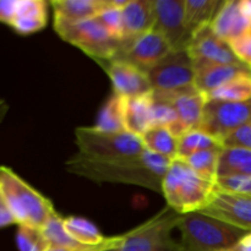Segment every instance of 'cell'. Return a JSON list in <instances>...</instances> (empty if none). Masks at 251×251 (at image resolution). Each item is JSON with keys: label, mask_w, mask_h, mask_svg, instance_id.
I'll return each mask as SVG.
<instances>
[{"label": "cell", "mask_w": 251, "mask_h": 251, "mask_svg": "<svg viewBox=\"0 0 251 251\" xmlns=\"http://www.w3.org/2000/svg\"><path fill=\"white\" fill-rule=\"evenodd\" d=\"M226 251H251V232L242 238L234 247Z\"/></svg>", "instance_id": "obj_38"}, {"label": "cell", "mask_w": 251, "mask_h": 251, "mask_svg": "<svg viewBox=\"0 0 251 251\" xmlns=\"http://www.w3.org/2000/svg\"><path fill=\"white\" fill-rule=\"evenodd\" d=\"M172 161L147 149L140 156L118 161H93L77 153L66 162V171L97 183L131 184L162 193Z\"/></svg>", "instance_id": "obj_1"}, {"label": "cell", "mask_w": 251, "mask_h": 251, "mask_svg": "<svg viewBox=\"0 0 251 251\" xmlns=\"http://www.w3.org/2000/svg\"><path fill=\"white\" fill-rule=\"evenodd\" d=\"M11 225H16V223H15L14 218H12L9 208L6 207L4 200H2L1 194H0V228L7 227V226Z\"/></svg>", "instance_id": "obj_37"}, {"label": "cell", "mask_w": 251, "mask_h": 251, "mask_svg": "<svg viewBox=\"0 0 251 251\" xmlns=\"http://www.w3.org/2000/svg\"><path fill=\"white\" fill-rule=\"evenodd\" d=\"M125 129L141 137L154 126L153 98L151 95L124 100Z\"/></svg>", "instance_id": "obj_19"}, {"label": "cell", "mask_w": 251, "mask_h": 251, "mask_svg": "<svg viewBox=\"0 0 251 251\" xmlns=\"http://www.w3.org/2000/svg\"><path fill=\"white\" fill-rule=\"evenodd\" d=\"M251 176V151L239 147H223L218 162V178Z\"/></svg>", "instance_id": "obj_24"}, {"label": "cell", "mask_w": 251, "mask_h": 251, "mask_svg": "<svg viewBox=\"0 0 251 251\" xmlns=\"http://www.w3.org/2000/svg\"><path fill=\"white\" fill-rule=\"evenodd\" d=\"M0 194L15 223L42 229L55 213L49 199L32 188L9 167L0 166Z\"/></svg>", "instance_id": "obj_3"}, {"label": "cell", "mask_w": 251, "mask_h": 251, "mask_svg": "<svg viewBox=\"0 0 251 251\" xmlns=\"http://www.w3.org/2000/svg\"><path fill=\"white\" fill-rule=\"evenodd\" d=\"M239 7L240 11L243 12V15L247 17V20L251 25V0H240Z\"/></svg>", "instance_id": "obj_39"}, {"label": "cell", "mask_w": 251, "mask_h": 251, "mask_svg": "<svg viewBox=\"0 0 251 251\" xmlns=\"http://www.w3.org/2000/svg\"><path fill=\"white\" fill-rule=\"evenodd\" d=\"M152 90L171 92L195 86V66L188 50H172L147 71Z\"/></svg>", "instance_id": "obj_8"}, {"label": "cell", "mask_w": 251, "mask_h": 251, "mask_svg": "<svg viewBox=\"0 0 251 251\" xmlns=\"http://www.w3.org/2000/svg\"><path fill=\"white\" fill-rule=\"evenodd\" d=\"M233 53L245 65L251 68V32L243 34L229 42Z\"/></svg>", "instance_id": "obj_35"}, {"label": "cell", "mask_w": 251, "mask_h": 251, "mask_svg": "<svg viewBox=\"0 0 251 251\" xmlns=\"http://www.w3.org/2000/svg\"><path fill=\"white\" fill-rule=\"evenodd\" d=\"M54 22H73L97 17L107 6V0H54L50 2Z\"/></svg>", "instance_id": "obj_20"}, {"label": "cell", "mask_w": 251, "mask_h": 251, "mask_svg": "<svg viewBox=\"0 0 251 251\" xmlns=\"http://www.w3.org/2000/svg\"><path fill=\"white\" fill-rule=\"evenodd\" d=\"M200 212L251 232V195L216 189L210 205Z\"/></svg>", "instance_id": "obj_13"}, {"label": "cell", "mask_w": 251, "mask_h": 251, "mask_svg": "<svg viewBox=\"0 0 251 251\" xmlns=\"http://www.w3.org/2000/svg\"><path fill=\"white\" fill-rule=\"evenodd\" d=\"M16 244L20 251H47L50 248L42 230L28 226H19Z\"/></svg>", "instance_id": "obj_31"}, {"label": "cell", "mask_w": 251, "mask_h": 251, "mask_svg": "<svg viewBox=\"0 0 251 251\" xmlns=\"http://www.w3.org/2000/svg\"><path fill=\"white\" fill-rule=\"evenodd\" d=\"M194 66H195V86L205 96L225 83L229 82L237 76L251 73V68L245 64L194 63Z\"/></svg>", "instance_id": "obj_16"}, {"label": "cell", "mask_w": 251, "mask_h": 251, "mask_svg": "<svg viewBox=\"0 0 251 251\" xmlns=\"http://www.w3.org/2000/svg\"><path fill=\"white\" fill-rule=\"evenodd\" d=\"M249 124H251V100L244 102L207 100L200 129L222 142L230 132Z\"/></svg>", "instance_id": "obj_9"}, {"label": "cell", "mask_w": 251, "mask_h": 251, "mask_svg": "<svg viewBox=\"0 0 251 251\" xmlns=\"http://www.w3.org/2000/svg\"><path fill=\"white\" fill-rule=\"evenodd\" d=\"M223 147H239L251 151V124L234 130L222 140Z\"/></svg>", "instance_id": "obj_34"}, {"label": "cell", "mask_w": 251, "mask_h": 251, "mask_svg": "<svg viewBox=\"0 0 251 251\" xmlns=\"http://www.w3.org/2000/svg\"><path fill=\"white\" fill-rule=\"evenodd\" d=\"M222 149L223 145L220 140L211 136L201 129H193L179 137L178 157L184 158V157L195 153V152Z\"/></svg>", "instance_id": "obj_29"}, {"label": "cell", "mask_w": 251, "mask_h": 251, "mask_svg": "<svg viewBox=\"0 0 251 251\" xmlns=\"http://www.w3.org/2000/svg\"><path fill=\"white\" fill-rule=\"evenodd\" d=\"M78 153L93 161H118L140 156L145 151L141 137L129 131L105 132L93 127L75 131Z\"/></svg>", "instance_id": "obj_5"}, {"label": "cell", "mask_w": 251, "mask_h": 251, "mask_svg": "<svg viewBox=\"0 0 251 251\" xmlns=\"http://www.w3.org/2000/svg\"><path fill=\"white\" fill-rule=\"evenodd\" d=\"M176 228L183 251H226L250 233L200 211L181 215Z\"/></svg>", "instance_id": "obj_4"}, {"label": "cell", "mask_w": 251, "mask_h": 251, "mask_svg": "<svg viewBox=\"0 0 251 251\" xmlns=\"http://www.w3.org/2000/svg\"><path fill=\"white\" fill-rule=\"evenodd\" d=\"M120 242V240H119ZM118 242V243H119ZM117 243V244H118ZM115 245V244H114ZM113 247V245H112ZM105 249H107V248H105ZM102 250H104V249H96V250H73V249H64V248H49L48 250L47 251H102Z\"/></svg>", "instance_id": "obj_41"}, {"label": "cell", "mask_w": 251, "mask_h": 251, "mask_svg": "<svg viewBox=\"0 0 251 251\" xmlns=\"http://www.w3.org/2000/svg\"><path fill=\"white\" fill-rule=\"evenodd\" d=\"M206 98L222 102H244L251 100V73L237 76L206 95Z\"/></svg>", "instance_id": "obj_28"}, {"label": "cell", "mask_w": 251, "mask_h": 251, "mask_svg": "<svg viewBox=\"0 0 251 251\" xmlns=\"http://www.w3.org/2000/svg\"><path fill=\"white\" fill-rule=\"evenodd\" d=\"M54 28L64 41L77 47L95 61L112 59L120 48L122 39L110 36L97 17L73 24L54 22Z\"/></svg>", "instance_id": "obj_7"}, {"label": "cell", "mask_w": 251, "mask_h": 251, "mask_svg": "<svg viewBox=\"0 0 251 251\" xmlns=\"http://www.w3.org/2000/svg\"><path fill=\"white\" fill-rule=\"evenodd\" d=\"M180 216L167 206L153 218L122 235L119 251H183L172 235Z\"/></svg>", "instance_id": "obj_6"}, {"label": "cell", "mask_w": 251, "mask_h": 251, "mask_svg": "<svg viewBox=\"0 0 251 251\" xmlns=\"http://www.w3.org/2000/svg\"><path fill=\"white\" fill-rule=\"evenodd\" d=\"M19 0H0V22L11 25L16 14Z\"/></svg>", "instance_id": "obj_36"}, {"label": "cell", "mask_w": 251, "mask_h": 251, "mask_svg": "<svg viewBox=\"0 0 251 251\" xmlns=\"http://www.w3.org/2000/svg\"><path fill=\"white\" fill-rule=\"evenodd\" d=\"M96 63L100 64L109 76L115 95L124 98H134L153 92L147 73L141 69L125 61L113 59L96 60Z\"/></svg>", "instance_id": "obj_12"}, {"label": "cell", "mask_w": 251, "mask_h": 251, "mask_svg": "<svg viewBox=\"0 0 251 251\" xmlns=\"http://www.w3.org/2000/svg\"><path fill=\"white\" fill-rule=\"evenodd\" d=\"M145 149L171 159L178 158L179 139L167 126H153L141 136Z\"/></svg>", "instance_id": "obj_27"}, {"label": "cell", "mask_w": 251, "mask_h": 251, "mask_svg": "<svg viewBox=\"0 0 251 251\" xmlns=\"http://www.w3.org/2000/svg\"><path fill=\"white\" fill-rule=\"evenodd\" d=\"M222 4L220 0H185V22L191 36L211 26Z\"/></svg>", "instance_id": "obj_23"}, {"label": "cell", "mask_w": 251, "mask_h": 251, "mask_svg": "<svg viewBox=\"0 0 251 251\" xmlns=\"http://www.w3.org/2000/svg\"><path fill=\"white\" fill-rule=\"evenodd\" d=\"M120 243H122V235H120V242L118 243V244L113 245V247L107 248V249H104V250H102V251H119V245H120Z\"/></svg>", "instance_id": "obj_42"}, {"label": "cell", "mask_w": 251, "mask_h": 251, "mask_svg": "<svg viewBox=\"0 0 251 251\" xmlns=\"http://www.w3.org/2000/svg\"><path fill=\"white\" fill-rule=\"evenodd\" d=\"M47 4L44 0H19L16 14L10 26L20 34H31L47 25Z\"/></svg>", "instance_id": "obj_21"}, {"label": "cell", "mask_w": 251, "mask_h": 251, "mask_svg": "<svg viewBox=\"0 0 251 251\" xmlns=\"http://www.w3.org/2000/svg\"><path fill=\"white\" fill-rule=\"evenodd\" d=\"M171 51L166 38L153 28L141 36L122 39L119 50L112 59L129 63L147 73Z\"/></svg>", "instance_id": "obj_10"}, {"label": "cell", "mask_w": 251, "mask_h": 251, "mask_svg": "<svg viewBox=\"0 0 251 251\" xmlns=\"http://www.w3.org/2000/svg\"><path fill=\"white\" fill-rule=\"evenodd\" d=\"M64 226L69 234L80 244L88 248L104 247L112 242L113 237L105 238L97 228L88 220L81 217L64 218Z\"/></svg>", "instance_id": "obj_25"}, {"label": "cell", "mask_w": 251, "mask_h": 251, "mask_svg": "<svg viewBox=\"0 0 251 251\" xmlns=\"http://www.w3.org/2000/svg\"><path fill=\"white\" fill-rule=\"evenodd\" d=\"M152 95L156 98L171 103L178 115L176 122L186 131L193 129H200L207 98L196 88V86H190V87L171 91V92L153 91Z\"/></svg>", "instance_id": "obj_14"}, {"label": "cell", "mask_w": 251, "mask_h": 251, "mask_svg": "<svg viewBox=\"0 0 251 251\" xmlns=\"http://www.w3.org/2000/svg\"><path fill=\"white\" fill-rule=\"evenodd\" d=\"M124 97L113 93L100 110L96 129L105 132L126 131L124 120Z\"/></svg>", "instance_id": "obj_26"}, {"label": "cell", "mask_w": 251, "mask_h": 251, "mask_svg": "<svg viewBox=\"0 0 251 251\" xmlns=\"http://www.w3.org/2000/svg\"><path fill=\"white\" fill-rule=\"evenodd\" d=\"M7 112H9V105H7V103L5 102L4 100L0 98V124H1V122L4 120Z\"/></svg>", "instance_id": "obj_40"}, {"label": "cell", "mask_w": 251, "mask_h": 251, "mask_svg": "<svg viewBox=\"0 0 251 251\" xmlns=\"http://www.w3.org/2000/svg\"><path fill=\"white\" fill-rule=\"evenodd\" d=\"M186 50L194 63L243 64L233 53L229 43L220 38L211 26L198 32L191 38Z\"/></svg>", "instance_id": "obj_15"}, {"label": "cell", "mask_w": 251, "mask_h": 251, "mask_svg": "<svg viewBox=\"0 0 251 251\" xmlns=\"http://www.w3.org/2000/svg\"><path fill=\"white\" fill-rule=\"evenodd\" d=\"M211 28L220 38L229 43L233 39L251 32V25L240 11L239 1L227 0L223 1L216 14Z\"/></svg>", "instance_id": "obj_17"}, {"label": "cell", "mask_w": 251, "mask_h": 251, "mask_svg": "<svg viewBox=\"0 0 251 251\" xmlns=\"http://www.w3.org/2000/svg\"><path fill=\"white\" fill-rule=\"evenodd\" d=\"M221 151L222 150H206V151L189 154V156L184 157L183 159L190 166V168L195 173H198L206 180L216 183Z\"/></svg>", "instance_id": "obj_30"}, {"label": "cell", "mask_w": 251, "mask_h": 251, "mask_svg": "<svg viewBox=\"0 0 251 251\" xmlns=\"http://www.w3.org/2000/svg\"><path fill=\"white\" fill-rule=\"evenodd\" d=\"M122 15L123 39L141 36L154 28L153 0H129Z\"/></svg>", "instance_id": "obj_18"}, {"label": "cell", "mask_w": 251, "mask_h": 251, "mask_svg": "<svg viewBox=\"0 0 251 251\" xmlns=\"http://www.w3.org/2000/svg\"><path fill=\"white\" fill-rule=\"evenodd\" d=\"M154 29L166 38L172 50L188 48L193 36L185 22V0H153Z\"/></svg>", "instance_id": "obj_11"}, {"label": "cell", "mask_w": 251, "mask_h": 251, "mask_svg": "<svg viewBox=\"0 0 251 251\" xmlns=\"http://www.w3.org/2000/svg\"><path fill=\"white\" fill-rule=\"evenodd\" d=\"M42 233H43L44 238L48 242L49 247L50 248H64V249H73V250H96V249H105L112 245L117 244L120 240L119 237H113L112 242L109 244L104 245V247H98V248H88L85 245L80 244L76 242L73 237L68 233L64 226V218H61L58 213H53L50 216L46 225L42 228Z\"/></svg>", "instance_id": "obj_22"}, {"label": "cell", "mask_w": 251, "mask_h": 251, "mask_svg": "<svg viewBox=\"0 0 251 251\" xmlns=\"http://www.w3.org/2000/svg\"><path fill=\"white\" fill-rule=\"evenodd\" d=\"M153 98V120L154 126H171L173 123L178 120L176 110L171 103L167 100H159L152 95Z\"/></svg>", "instance_id": "obj_33"}, {"label": "cell", "mask_w": 251, "mask_h": 251, "mask_svg": "<svg viewBox=\"0 0 251 251\" xmlns=\"http://www.w3.org/2000/svg\"><path fill=\"white\" fill-rule=\"evenodd\" d=\"M216 189V183L199 176L179 157L172 161L162 181V194L167 206L180 215L199 212L207 207Z\"/></svg>", "instance_id": "obj_2"}, {"label": "cell", "mask_w": 251, "mask_h": 251, "mask_svg": "<svg viewBox=\"0 0 251 251\" xmlns=\"http://www.w3.org/2000/svg\"><path fill=\"white\" fill-rule=\"evenodd\" d=\"M97 20L103 25L108 33L115 39H123V15L122 10L110 6L107 0V6L98 14Z\"/></svg>", "instance_id": "obj_32"}]
</instances>
